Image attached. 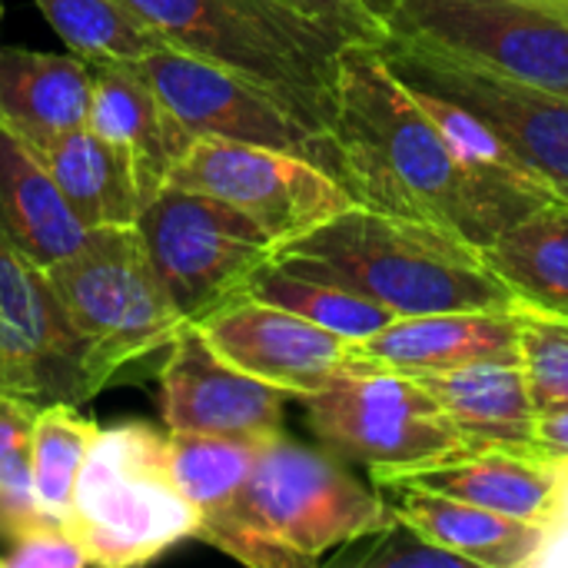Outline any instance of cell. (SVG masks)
Returning a JSON list of instances; mask_svg holds the SVG:
<instances>
[{"instance_id": "cell-4", "label": "cell", "mask_w": 568, "mask_h": 568, "mask_svg": "<svg viewBox=\"0 0 568 568\" xmlns=\"http://www.w3.org/2000/svg\"><path fill=\"white\" fill-rule=\"evenodd\" d=\"M67 529L87 566H146L196 539L200 509L183 496L170 466V433L120 423L93 436L67 509Z\"/></svg>"}, {"instance_id": "cell-19", "label": "cell", "mask_w": 568, "mask_h": 568, "mask_svg": "<svg viewBox=\"0 0 568 568\" xmlns=\"http://www.w3.org/2000/svg\"><path fill=\"white\" fill-rule=\"evenodd\" d=\"M90 97L93 73L77 53L0 47V123L37 153L87 126Z\"/></svg>"}, {"instance_id": "cell-16", "label": "cell", "mask_w": 568, "mask_h": 568, "mask_svg": "<svg viewBox=\"0 0 568 568\" xmlns=\"http://www.w3.org/2000/svg\"><path fill=\"white\" fill-rule=\"evenodd\" d=\"M90 73L93 97L87 126L123 153L146 206L170 183L193 133L176 120L136 63H90Z\"/></svg>"}, {"instance_id": "cell-6", "label": "cell", "mask_w": 568, "mask_h": 568, "mask_svg": "<svg viewBox=\"0 0 568 568\" xmlns=\"http://www.w3.org/2000/svg\"><path fill=\"white\" fill-rule=\"evenodd\" d=\"M170 47L230 67L296 106L329 136L336 57L346 47L276 0H123Z\"/></svg>"}, {"instance_id": "cell-35", "label": "cell", "mask_w": 568, "mask_h": 568, "mask_svg": "<svg viewBox=\"0 0 568 568\" xmlns=\"http://www.w3.org/2000/svg\"><path fill=\"white\" fill-rule=\"evenodd\" d=\"M536 453L546 459H566L568 456V406L566 409H552V413H539L536 423Z\"/></svg>"}, {"instance_id": "cell-26", "label": "cell", "mask_w": 568, "mask_h": 568, "mask_svg": "<svg viewBox=\"0 0 568 568\" xmlns=\"http://www.w3.org/2000/svg\"><path fill=\"white\" fill-rule=\"evenodd\" d=\"M250 296L256 300H266L273 306H283L323 329H333L353 343H363L369 339L373 333H379L383 326H389L393 320H399L396 313H389L386 306L379 303H369L343 286H333V283H323V280H313V276H303V273H293V270H283L276 266L273 260L263 263L246 290Z\"/></svg>"}, {"instance_id": "cell-2", "label": "cell", "mask_w": 568, "mask_h": 568, "mask_svg": "<svg viewBox=\"0 0 568 568\" xmlns=\"http://www.w3.org/2000/svg\"><path fill=\"white\" fill-rule=\"evenodd\" d=\"M270 260L343 286L396 316L516 310L513 293L479 246L443 226L359 203L276 246Z\"/></svg>"}, {"instance_id": "cell-9", "label": "cell", "mask_w": 568, "mask_h": 568, "mask_svg": "<svg viewBox=\"0 0 568 568\" xmlns=\"http://www.w3.org/2000/svg\"><path fill=\"white\" fill-rule=\"evenodd\" d=\"M136 230L190 323L243 293L250 276L276 253L273 236L250 216L173 183L140 210Z\"/></svg>"}, {"instance_id": "cell-24", "label": "cell", "mask_w": 568, "mask_h": 568, "mask_svg": "<svg viewBox=\"0 0 568 568\" xmlns=\"http://www.w3.org/2000/svg\"><path fill=\"white\" fill-rule=\"evenodd\" d=\"M40 156L83 230L136 226L143 196L133 170L123 153L113 150L90 126L70 130Z\"/></svg>"}, {"instance_id": "cell-31", "label": "cell", "mask_w": 568, "mask_h": 568, "mask_svg": "<svg viewBox=\"0 0 568 568\" xmlns=\"http://www.w3.org/2000/svg\"><path fill=\"white\" fill-rule=\"evenodd\" d=\"M333 566H356V568H443V566H469L466 559H459L456 552L429 542L426 536H419L413 526H406L403 519L389 523L386 529L363 536L343 549H336L329 556Z\"/></svg>"}, {"instance_id": "cell-36", "label": "cell", "mask_w": 568, "mask_h": 568, "mask_svg": "<svg viewBox=\"0 0 568 568\" xmlns=\"http://www.w3.org/2000/svg\"><path fill=\"white\" fill-rule=\"evenodd\" d=\"M0 20H3V0H0Z\"/></svg>"}, {"instance_id": "cell-33", "label": "cell", "mask_w": 568, "mask_h": 568, "mask_svg": "<svg viewBox=\"0 0 568 568\" xmlns=\"http://www.w3.org/2000/svg\"><path fill=\"white\" fill-rule=\"evenodd\" d=\"M300 17L320 23L343 43H379L386 37L383 20L369 7V0H276Z\"/></svg>"}, {"instance_id": "cell-17", "label": "cell", "mask_w": 568, "mask_h": 568, "mask_svg": "<svg viewBox=\"0 0 568 568\" xmlns=\"http://www.w3.org/2000/svg\"><path fill=\"white\" fill-rule=\"evenodd\" d=\"M359 356L409 376L446 373L489 359H519V323L513 310L399 316L363 339Z\"/></svg>"}, {"instance_id": "cell-14", "label": "cell", "mask_w": 568, "mask_h": 568, "mask_svg": "<svg viewBox=\"0 0 568 568\" xmlns=\"http://www.w3.org/2000/svg\"><path fill=\"white\" fill-rule=\"evenodd\" d=\"M236 369L303 399L359 363V343L323 329L283 306L236 293L193 323Z\"/></svg>"}, {"instance_id": "cell-27", "label": "cell", "mask_w": 568, "mask_h": 568, "mask_svg": "<svg viewBox=\"0 0 568 568\" xmlns=\"http://www.w3.org/2000/svg\"><path fill=\"white\" fill-rule=\"evenodd\" d=\"M100 426L87 419L77 403H40L33 419V496L53 519H67L77 476Z\"/></svg>"}, {"instance_id": "cell-8", "label": "cell", "mask_w": 568, "mask_h": 568, "mask_svg": "<svg viewBox=\"0 0 568 568\" xmlns=\"http://www.w3.org/2000/svg\"><path fill=\"white\" fill-rule=\"evenodd\" d=\"M386 37L568 97V0H369Z\"/></svg>"}, {"instance_id": "cell-13", "label": "cell", "mask_w": 568, "mask_h": 568, "mask_svg": "<svg viewBox=\"0 0 568 568\" xmlns=\"http://www.w3.org/2000/svg\"><path fill=\"white\" fill-rule=\"evenodd\" d=\"M0 389L37 403H87L83 346L73 336L47 270L0 226Z\"/></svg>"}, {"instance_id": "cell-1", "label": "cell", "mask_w": 568, "mask_h": 568, "mask_svg": "<svg viewBox=\"0 0 568 568\" xmlns=\"http://www.w3.org/2000/svg\"><path fill=\"white\" fill-rule=\"evenodd\" d=\"M329 143L359 206L443 226L479 250L556 196L536 180L473 166L376 43H346L336 57Z\"/></svg>"}, {"instance_id": "cell-30", "label": "cell", "mask_w": 568, "mask_h": 568, "mask_svg": "<svg viewBox=\"0 0 568 568\" xmlns=\"http://www.w3.org/2000/svg\"><path fill=\"white\" fill-rule=\"evenodd\" d=\"M519 323V366L536 413L568 406V316L516 306Z\"/></svg>"}, {"instance_id": "cell-5", "label": "cell", "mask_w": 568, "mask_h": 568, "mask_svg": "<svg viewBox=\"0 0 568 568\" xmlns=\"http://www.w3.org/2000/svg\"><path fill=\"white\" fill-rule=\"evenodd\" d=\"M47 280L83 346L87 399L130 363L170 349L190 326L136 226L87 230L83 243L47 270Z\"/></svg>"}, {"instance_id": "cell-21", "label": "cell", "mask_w": 568, "mask_h": 568, "mask_svg": "<svg viewBox=\"0 0 568 568\" xmlns=\"http://www.w3.org/2000/svg\"><path fill=\"white\" fill-rule=\"evenodd\" d=\"M389 479L423 486L449 499L473 503L536 526H549L552 503H556V463L523 449H473L469 456L449 459L443 466H429Z\"/></svg>"}, {"instance_id": "cell-34", "label": "cell", "mask_w": 568, "mask_h": 568, "mask_svg": "<svg viewBox=\"0 0 568 568\" xmlns=\"http://www.w3.org/2000/svg\"><path fill=\"white\" fill-rule=\"evenodd\" d=\"M536 568H568V456L556 459V503Z\"/></svg>"}, {"instance_id": "cell-25", "label": "cell", "mask_w": 568, "mask_h": 568, "mask_svg": "<svg viewBox=\"0 0 568 568\" xmlns=\"http://www.w3.org/2000/svg\"><path fill=\"white\" fill-rule=\"evenodd\" d=\"M57 37L87 63H136L163 37L123 0H33Z\"/></svg>"}, {"instance_id": "cell-11", "label": "cell", "mask_w": 568, "mask_h": 568, "mask_svg": "<svg viewBox=\"0 0 568 568\" xmlns=\"http://www.w3.org/2000/svg\"><path fill=\"white\" fill-rule=\"evenodd\" d=\"M170 183L240 210L266 230L276 246L356 203L316 160L220 136H193L190 150L173 166Z\"/></svg>"}, {"instance_id": "cell-29", "label": "cell", "mask_w": 568, "mask_h": 568, "mask_svg": "<svg viewBox=\"0 0 568 568\" xmlns=\"http://www.w3.org/2000/svg\"><path fill=\"white\" fill-rule=\"evenodd\" d=\"M37 409H40L37 399L0 389V542L20 526L47 516L33 496Z\"/></svg>"}, {"instance_id": "cell-7", "label": "cell", "mask_w": 568, "mask_h": 568, "mask_svg": "<svg viewBox=\"0 0 568 568\" xmlns=\"http://www.w3.org/2000/svg\"><path fill=\"white\" fill-rule=\"evenodd\" d=\"M303 406L323 449L366 466L373 483L473 453L416 376L369 359L353 363L323 389L303 396Z\"/></svg>"}, {"instance_id": "cell-18", "label": "cell", "mask_w": 568, "mask_h": 568, "mask_svg": "<svg viewBox=\"0 0 568 568\" xmlns=\"http://www.w3.org/2000/svg\"><path fill=\"white\" fill-rule=\"evenodd\" d=\"M386 503L393 506L396 519L413 526L429 542L456 552L469 566L483 568H536L546 526L523 523L473 503L449 499L443 493L409 486V483H373Z\"/></svg>"}, {"instance_id": "cell-28", "label": "cell", "mask_w": 568, "mask_h": 568, "mask_svg": "<svg viewBox=\"0 0 568 568\" xmlns=\"http://www.w3.org/2000/svg\"><path fill=\"white\" fill-rule=\"evenodd\" d=\"M170 433V429H166ZM266 443L170 433V466L183 496L200 509V523L220 513L250 479Z\"/></svg>"}, {"instance_id": "cell-23", "label": "cell", "mask_w": 568, "mask_h": 568, "mask_svg": "<svg viewBox=\"0 0 568 568\" xmlns=\"http://www.w3.org/2000/svg\"><path fill=\"white\" fill-rule=\"evenodd\" d=\"M516 306L568 316V200L552 196L483 246Z\"/></svg>"}, {"instance_id": "cell-20", "label": "cell", "mask_w": 568, "mask_h": 568, "mask_svg": "<svg viewBox=\"0 0 568 568\" xmlns=\"http://www.w3.org/2000/svg\"><path fill=\"white\" fill-rule=\"evenodd\" d=\"M416 379L436 396L456 433L473 449L536 453L539 413L519 359H489Z\"/></svg>"}, {"instance_id": "cell-32", "label": "cell", "mask_w": 568, "mask_h": 568, "mask_svg": "<svg viewBox=\"0 0 568 568\" xmlns=\"http://www.w3.org/2000/svg\"><path fill=\"white\" fill-rule=\"evenodd\" d=\"M87 556L60 519H37L0 542V568H83Z\"/></svg>"}, {"instance_id": "cell-10", "label": "cell", "mask_w": 568, "mask_h": 568, "mask_svg": "<svg viewBox=\"0 0 568 568\" xmlns=\"http://www.w3.org/2000/svg\"><path fill=\"white\" fill-rule=\"evenodd\" d=\"M379 53L386 67L413 90H429L466 106L483 120L516 160L546 183L556 196L568 200V97L523 83L409 40L383 37Z\"/></svg>"}, {"instance_id": "cell-15", "label": "cell", "mask_w": 568, "mask_h": 568, "mask_svg": "<svg viewBox=\"0 0 568 568\" xmlns=\"http://www.w3.org/2000/svg\"><path fill=\"white\" fill-rule=\"evenodd\" d=\"M163 423L170 433L270 443L283 433L290 393L230 366L190 323L160 366Z\"/></svg>"}, {"instance_id": "cell-12", "label": "cell", "mask_w": 568, "mask_h": 568, "mask_svg": "<svg viewBox=\"0 0 568 568\" xmlns=\"http://www.w3.org/2000/svg\"><path fill=\"white\" fill-rule=\"evenodd\" d=\"M136 67L193 136L286 150L316 160L336 176L329 136L270 87L170 43L150 50L143 60H136Z\"/></svg>"}, {"instance_id": "cell-22", "label": "cell", "mask_w": 568, "mask_h": 568, "mask_svg": "<svg viewBox=\"0 0 568 568\" xmlns=\"http://www.w3.org/2000/svg\"><path fill=\"white\" fill-rule=\"evenodd\" d=\"M0 226L40 266L67 260L87 236L43 156L0 123Z\"/></svg>"}, {"instance_id": "cell-3", "label": "cell", "mask_w": 568, "mask_h": 568, "mask_svg": "<svg viewBox=\"0 0 568 568\" xmlns=\"http://www.w3.org/2000/svg\"><path fill=\"white\" fill-rule=\"evenodd\" d=\"M396 523L383 493L366 489L339 456L270 439L246 486L196 529V539L253 568H306Z\"/></svg>"}]
</instances>
